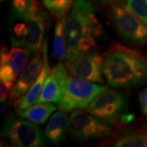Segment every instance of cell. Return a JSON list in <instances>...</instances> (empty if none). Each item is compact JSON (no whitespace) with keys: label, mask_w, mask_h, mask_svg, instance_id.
Masks as SVG:
<instances>
[{"label":"cell","mask_w":147,"mask_h":147,"mask_svg":"<svg viewBox=\"0 0 147 147\" xmlns=\"http://www.w3.org/2000/svg\"><path fill=\"white\" fill-rule=\"evenodd\" d=\"M102 60L103 57L93 49L66 62V68L69 74L74 77L103 84Z\"/></svg>","instance_id":"cell-10"},{"label":"cell","mask_w":147,"mask_h":147,"mask_svg":"<svg viewBox=\"0 0 147 147\" xmlns=\"http://www.w3.org/2000/svg\"><path fill=\"white\" fill-rule=\"evenodd\" d=\"M50 17L36 0H28L21 8H10L9 37L12 46L36 53L43 42Z\"/></svg>","instance_id":"cell-3"},{"label":"cell","mask_w":147,"mask_h":147,"mask_svg":"<svg viewBox=\"0 0 147 147\" xmlns=\"http://www.w3.org/2000/svg\"><path fill=\"white\" fill-rule=\"evenodd\" d=\"M67 68L59 62L48 74L42 87V92L36 103H59L61 97L62 84L67 74Z\"/></svg>","instance_id":"cell-11"},{"label":"cell","mask_w":147,"mask_h":147,"mask_svg":"<svg viewBox=\"0 0 147 147\" xmlns=\"http://www.w3.org/2000/svg\"><path fill=\"white\" fill-rule=\"evenodd\" d=\"M50 71H51V69H50V65L48 62V57L47 54L45 57L43 67L39 75L34 81V83L32 84V86L30 88V89L27 91L26 94L23 95L21 98H19L13 103L14 108L17 113L36 103L42 92L45 79L48 75V74L50 73Z\"/></svg>","instance_id":"cell-13"},{"label":"cell","mask_w":147,"mask_h":147,"mask_svg":"<svg viewBox=\"0 0 147 147\" xmlns=\"http://www.w3.org/2000/svg\"><path fill=\"white\" fill-rule=\"evenodd\" d=\"M68 132L74 142H91L109 138L115 133L112 123L85 112L74 110L69 118Z\"/></svg>","instance_id":"cell-4"},{"label":"cell","mask_w":147,"mask_h":147,"mask_svg":"<svg viewBox=\"0 0 147 147\" xmlns=\"http://www.w3.org/2000/svg\"><path fill=\"white\" fill-rule=\"evenodd\" d=\"M47 54V38L43 39L41 47L34 53L26 67L23 69L11 90L8 103H14L27 92L42 70L45 57Z\"/></svg>","instance_id":"cell-9"},{"label":"cell","mask_w":147,"mask_h":147,"mask_svg":"<svg viewBox=\"0 0 147 147\" xmlns=\"http://www.w3.org/2000/svg\"><path fill=\"white\" fill-rule=\"evenodd\" d=\"M34 53L30 49L20 46H12L10 50H7L4 45L1 47L0 65H9L16 78H18L23 69L26 67Z\"/></svg>","instance_id":"cell-12"},{"label":"cell","mask_w":147,"mask_h":147,"mask_svg":"<svg viewBox=\"0 0 147 147\" xmlns=\"http://www.w3.org/2000/svg\"><path fill=\"white\" fill-rule=\"evenodd\" d=\"M139 100H140V103L144 110L147 106V88H146L141 92V94L139 96Z\"/></svg>","instance_id":"cell-20"},{"label":"cell","mask_w":147,"mask_h":147,"mask_svg":"<svg viewBox=\"0 0 147 147\" xmlns=\"http://www.w3.org/2000/svg\"><path fill=\"white\" fill-rule=\"evenodd\" d=\"M3 1H5V0H1V2H3Z\"/></svg>","instance_id":"cell-23"},{"label":"cell","mask_w":147,"mask_h":147,"mask_svg":"<svg viewBox=\"0 0 147 147\" xmlns=\"http://www.w3.org/2000/svg\"><path fill=\"white\" fill-rule=\"evenodd\" d=\"M126 5L147 25V0H127Z\"/></svg>","instance_id":"cell-19"},{"label":"cell","mask_w":147,"mask_h":147,"mask_svg":"<svg viewBox=\"0 0 147 147\" xmlns=\"http://www.w3.org/2000/svg\"><path fill=\"white\" fill-rule=\"evenodd\" d=\"M107 15L121 38L131 45L147 43V25L123 3L110 5Z\"/></svg>","instance_id":"cell-7"},{"label":"cell","mask_w":147,"mask_h":147,"mask_svg":"<svg viewBox=\"0 0 147 147\" xmlns=\"http://www.w3.org/2000/svg\"><path fill=\"white\" fill-rule=\"evenodd\" d=\"M66 22V16H64L58 18L56 23L54 35L53 39V54L54 58L58 62L66 61L67 50L65 38V27Z\"/></svg>","instance_id":"cell-17"},{"label":"cell","mask_w":147,"mask_h":147,"mask_svg":"<svg viewBox=\"0 0 147 147\" xmlns=\"http://www.w3.org/2000/svg\"><path fill=\"white\" fill-rule=\"evenodd\" d=\"M2 137L7 138L13 146L42 147L44 140L37 124L25 119H17L13 115L6 117L3 122Z\"/></svg>","instance_id":"cell-8"},{"label":"cell","mask_w":147,"mask_h":147,"mask_svg":"<svg viewBox=\"0 0 147 147\" xmlns=\"http://www.w3.org/2000/svg\"><path fill=\"white\" fill-rule=\"evenodd\" d=\"M69 118L65 111L54 113L44 129V137L53 146H59L65 139L68 130Z\"/></svg>","instance_id":"cell-14"},{"label":"cell","mask_w":147,"mask_h":147,"mask_svg":"<svg viewBox=\"0 0 147 147\" xmlns=\"http://www.w3.org/2000/svg\"><path fill=\"white\" fill-rule=\"evenodd\" d=\"M144 112L146 113V115H147V106H146V108H145V109H144Z\"/></svg>","instance_id":"cell-22"},{"label":"cell","mask_w":147,"mask_h":147,"mask_svg":"<svg viewBox=\"0 0 147 147\" xmlns=\"http://www.w3.org/2000/svg\"><path fill=\"white\" fill-rule=\"evenodd\" d=\"M108 89V87L95 82L67 75L62 84L58 109L65 112L85 109L96 96Z\"/></svg>","instance_id":"cell-6"},{"label":"cell","mask_w":147,"mask_h":147,"mask_svg":"<svg viewBox=\"0 0 147 147\" xmlns=\"http://www.w3.org/2000/svg\"><path fill=\"white\" fill-rule=\"evenodd\" d=\"M106 146L147 147V132L138 129H126L105 142Z\"/></svg>","instance_id":"cell-15"},{"label":"cell","mask_w":147,"mask_h":147,"mask_svg":"<svg viewBox=\"0 0 147 147\" xmlns=\"http://www.w3.org/2000/svg\"><path fill=\"white\" fill-rule=\"evenodd\" d=\"M102 34L103 28L92 1L75 0L66 17L65 27L66 62L93 50Z\"/></svg>","instance_id":"cell-1"},{"label":"cell","mask_w":147,"mask_h":147,"mask_svg":"<svg viewBox=\"0 0 147 147\" xmlns=\"http://www.w3.org/2000/svg\"><path fill=\"white\" fill-rule=\"evenodd\" d=\"M99 3L101 4H108V5H112L115 3H122L123 0H96Z\"/></svg>","instance_id":"cell-21"},{"label":"cell","mask_w":147,"mask_h":147,"mask_svg":"<svg viewBox=\"0 0 147 147\" xmlns=\"http://www.w3.org/2000/svg\"><path fill=\"white\" fill-rule=\"evenodd\" d=\"M56 110V106L51 102L45 103H36L19 113V117L30 120L37 125L44 124L50 115Z\"/></svg>","instance_id":"cell-16"},{"label":"cell","mask_w":147,"mask_h":147,"mask_svg":"<svg viewBox=\"0 0 147 147\" xmlns=\"http://www.w3.org/2000/svg\"><path fill=\"white\" fill-rule=\"evenodd\" d=\"M43 6L54 17L61 18L72 7L74 0H41Z\"/></svg>","instance_id":"cell-18"},{"label":"cell","mask_w":147,"mask_h":147,"mask_svg":"<svg viewBox=\"0 0 147 147\" xmlns=\"http://www.w3.org/2000/svg\"><path fill=\"white\" fill-rule=\"evenodd\" d=\"M102 73L115 88L139 87L147 83V61L136 51L115 42L103 56Z\"/></svg>","instance_id":"cell-2"},{"label":"cell","mask_w":147,"mask_h":147,"mask_svg":"<svg viewBox=\"0 0 147 147\" xmlns=\"http://www.w3.org/2000/svg\"><path fill=\"white\" fill-rule=\"evenodd\" d=\"M129 96L126 92L116 90H106L96 96L85 110L110 123H127L134 119L128 114Z\"/></svg>","instance_id":"cell-5"}]
</instances>
